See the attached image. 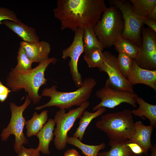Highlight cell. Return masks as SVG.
<instances>
[{
  "label": "cell",
  "mask_w": 156,
  "mask_h": 156,
  "mask_svg": "<svg viewBox=\"0 0 156 156\" xmlns=\"http://www.w3.org/2000/svg\"><path fill=\"white\" fill-rule=\"evenodd\" d=\"M103 0H57L53 10L61 29L93 27L107 8Z\"/></svg>",
  "instance_id": "1"
},
{
  "label": "cell",
  "mask_w": 156,
  "mask_h": 156,
  "mask_svg": "<svg viewBox=\"0 0 156 156\" xmlns=\"http://www.w3.org/2000/svg\"><path fill=\"white\" fill-rule=\"evenodd\" d=\"M57 59L54 57L39 63L36 67L30 70L21 71L11 69L7 79V86L13 92L24 89L34 105L39 102L42 96L39 94L41 87L46 83L44 73L49 65L55 64Z\"/></svg>",
  "instance_id": "2"
},
{
  "label": "cell",
  "mask_w": 156,
  "mask_h": 156,
  "mask_svg": "<svg viewBox=\"0 0 156 156\" xmlns=\"http://www.w3.org/2000/svg\"><path fill=\"white\" fill-rule=\"evenodd\" d=\"M96 83L94 78L88 77L85 79L81 86L74 91H58L55 85L50 88H45L42 90L41 96L49 97L50 100L34 109L39 110L46 107L55 106L60 109L65 110L74 106L79 107L88 101Z\"/></svg>",
  "instance_id": "3"
},
{
  "label": "cell",
  "mask_w": 156,
  "mask_h": 156,
  "mask_svg": "<svg viewBox=\"0 0 156 156\" xmlns=\"http://www.w3.org/2000/svg\"><path fill=\"white\" fill-rule=\"evenodd\" d=\"M135 123L131 110L125 109L102 116L95 125L106 134L109 140L123 142L133 138L135 133Z\"/></svg>",
  "instance_id": "4"
},
{
  "label": "cell",
  "mask_w": 156,
  "mask_h": 156,
  "mask_svg": "<svg viewBox=\"0 0 156 156\" xmlns=\"http://www.w3.org/2000/svg\"><path fill=\"white\" fill-rule=\"evenodd\" d=\"M124 26L120 11L115 6L112 5L107 8L93 28L104 49L114 45L121 37Z\"/></svg>",
  "instance_id": "5"
},
{
  "label": "cell",
  "mask_w": 156,
  "mask_h": 156,
  "mask_svg": "<svg viewBox=\"0 0 156 156\" xmlns=\"http://www.w3.org/2000/svg\"><path fill=\"white\" fill-rule=\"evenodd\" d=\"M90 105V102L87 101L78 107L69 110L68 112L66 113V110L63 109H60L56 112L54 119L56 125L54 131V142L57 149L62 150L66 148L68 132Z\"/></svg>",
  "instance_id": "6"
},
{
  "label": "cell",
  "mask_w": 156,
  "mask_h": 156,
  "mask_svg": "<svg viewBox=\"0 0 156 156\" xmlns=\"http://www.w3.org/2000/svg\"><path fill=\"white\" fill-rule=\"evenodd\" d=\"M31 102L27 94L24 103L21 106H17L14 103L11 102L10 107L11 112V116L8 126L3 129L1 135V140L6 141L11 135L15 137L14 148L17 154L20 148L23 144H27L28 140L25 136L23 129L26 121L23 116V112Z\"/></svg>",
  "instance_id": "7"
},
{
  "label": "cell",
  "mask_w": 156,
  "mask_h": 156,
  "mask_svg": "<svg viewBox=\"0 0 156 156\" xmlns=\"http://www.w3.org/2000/svg\"><path fill=\"white\" fill-rule=\"evenodd\" d=\"M95 95L101 101L93 108L92 112L102 107L114 108L123 103H128L134 107H137L136 99L138 96L136 93L119 89L113 85L108 79L105 86L97 90Z\"/></svg>",
  "instance_id": "8"
},
{
  "label": "cell",
  "mask_w": 156,
  "mask_h": 156,
  "mask_svg": "<svg viewBox=\"0 0 156 156\" xmlns=\"http://www.w3.org/2000/svg\"><path fill=\"white\" fill-rule=\"evenodd\" d=\"M112 5L120 11L124 22V29L121 37L127 39L140 47L142 43L141 30L144 20L138 17L133 12L131 4L125 0L109 1Z\"/></svg>",
  "instance_id": "9"
},
{
  "label": "cell",
  "mask_w": 156,
  "mask_h": 156,
  "mask_svg": "<svg viewBox=\"0 0 156 156\" xmlns=\"http://www.w3.org/2000/svg\"><path fill=\"white\" fill-rule=\"evenodd\" d=\"M74 31L73 41L68 47L62 50V57L64 60L68 57L70 58L68 63L70 73L74 83L79 88L82 85L83 81L81 75L78 71V64L80 57L84 51L83 29L78 28Z\"/></svg>",
  "instance_id": "10"
},
{
  "label": "cell",
  "mask_w": 156,
  "mask_h": 156,
  "mask_svg": "<svg viewBox=\"0 0 156 156\" xmlns=\"http://www.w3.org/2000/svg\"><path fill=\"white\" fill-rule=\"evenodd\" d=\"M141 33L142 43L140 47L139 55L135 60L143 68L156 69V32L149 27H142Z\"/></svg>",
  "instance_id": "11"
},
{
  "label": "cell",
  "mask_w": 156,
  "mask_h": 156,
  "mask_svg": "<svg viewBox=\"0 0 156 156\" xmlns=\"http://www.w3.org/2000/svg\"><path fill=\"white\" fill-rule=\"evenodd\" d=\"M104 59L102 65L98 68L100 72H104L108 75V78L114 86L123 90L134 92L133 86L121 74L119 69L117 57L110 52H103Z\"/></svg>",
  "instance_id": "12"
},
{
  "label": "cell",
  "mask_w": 156,
  "mask_h": 156,
  "mask_svg": "<svg viewBox=\"0 0 156 156\" xmlns=\"http://www.w3.org/2000/svg\"><path fill=\"white\" fill-rule=\"evenodd\" d=\"M20 46L24 49L27 55L33 62L40 63L48 60L51 47L48 42L39 41L28 43L23 41L20 42Z\"/></svg>",
  "instance_id": "13"
},
{
  "label": "cell",
  "mask_w": 156,
  "mask_h": 156,
  "mask_svg": "<svg viewBox=\"0 0 156 156\" xmlns=\"http://www.w3.org/2000/svg\"><path fill=\"white\" fill-rule=\"evenodd\" d=\"M127 80L132 86L143 84L156 91V70H151L142 68L135 59H133L132 69Z\"/></svg>",
  "instance_id": "14"
},
{
  "label": "cell",
  "mask_w": 156,
  "mask_h": 156,
  "mask_svg": "<svg viewBox=\"0 0 156 156\" xmlns=\"http://www.w3.org/2000/svg\"><path fill=\"white\" fill-rule=\"evenodd\" d=\"M135 133L133 138L129 141L136 143L142 149L143 153L147 155L152 146L151 137L153 127L150 125L146 126L141 121L135 123Z\"/></svg>",
  "instance_id": "15"
},
{
  "label": "cell",
  "mask_w": 156,
  "mask_h": 156,
  "mask_svg": "<svg viewBox=\"0 0 156 156\" xmlns=\"http://www.w3.org/2000/svg\"><path fill=\"white\" fill-rule=\"evenodd\" d=\"M3 24L17 35L23 41L30 43L40 41L35 29L27 26L21 21L17 23L5 20L3 22Z\"/></svg>",
  "instance_id": "16"
},
{
  "label": "cell",
  "mask_w": 156,
  "mask_h": 156,
  "mask_svg": "<svg viewBox=\"0 0 156 156\" xmlns=\"http://www.w3.org/2000/svg\"><path fill=\"white\" fill-rule=\"evenodd\" d=\"M55 125L54 119H49L37 134L39 140L37 148L42 154L48 155L50 153L49 147L53 139Z\"/></svg>",
  "instance_id": "17"
},
{
  "label": "cell",
  "mask_w": 156,
  "mask_h": 156,
  "mask_svg": "<svg viewBox=\"0 0 156 156\" xmlns=\"http://www.w3.org/2000/svg\"><path fill=\"white\" fill-rule=\"evenodd\" d=\"M137 103L139 107L136 109L131 110L134 116L140 117L144 119L145 117L149 120L150 125L153 128L156 127V105L149 103L138 96L136 99Z\"/></svg>",
  "instance_id": "18"
},
{
  "label": "cell",
  "mask_w": 156,
  "mask_h": 156,
  "mask_svg": "<svg viewBox=\"0 0 156 156\" xmlns=\"http://www.w3.org/2000/svg\"><path fill=\"white\" fill-rule=\"evenodd\" d=\"M48 111L44 110L40 114L35 112L32 118L26 121V135L28 137L36 136L46 123L48 118Z\"/></svg>",
  "instance_id": "19"
},
{
  "label": "cell",
  "mask_w": 156,
  "mask_h": 156,
  "mask_svg": "<svg viewBox=\"0 0 156 156\" xmlns=\"http://www.w3.org/2000/svg\"><path fill=\"white\" fill-rule=\"evenodd\" d=\"M106 110V109L105 107L100 108L94 112L85 110L80 118L79 126L73 134V137L77 138L81 141L86 130L91 121L94 118L102 115Z\"/></svg>",
  "instance_id": "20"
},
{
  "label": "cell",
  "mask_w": 156,
  "mask_h": 156,
  "mask_svg": "<svg viewBox=\"0 0 156 156\" xmlns=\"http://www.w3.org/2000/svg\"><path fill=\"white\" fill-rule=\"evenodd\" d=\"M129 140L117 142L109 140L108 151L99 153L98 156H139L133 153L127 145Z\"/></svg>",
  "instance_id": "21"
},
{
  "label": "cell",
  "mask_w": 156,
  "mask_h": 156,
  "mask_svg": "<svg viewBox=\"0 0 156 156\" xmlns=\"http://www.w3.org/2000/svg\"><path fill=\"white\" fill-rule=\"evenodd\" d=\"M132 10L138 17L144 20L148 18L156 6V0H130Z\"/></svg>",
  "instance_id": "22"
},
{
  "label": "cell",
  "mask_w": 156,
  "mask_h": 156,
  "mask_svg": "<svg viewBox=\"0 0 156 156\" xmlns=\"http://www.w3.org/2000/svg\"><path fill=\"white\" fill-rule=\"evenodd\" d=\"M67 143L80 149L82 154L85 156H98L99 151L104 150L106 147V144L104 143L95 145L86 144L79 139L73 136L68 137Z\"/></svg>",
  "instance_id": "23"
},
{
  "label": "cell",
  "mask_w": 156,
  "mask_h": 156,
  "mask_svg": "<svg viewBox=\"0 0 156 156\" xmlns=\"http://www.w3.org/2000/svg\"><path fill=\"white\" fill-rule=\"evenodd\" d=\"M116 51L129 56L133 59L138 57L140 52V47L131 41L120 37L114 45Z\"/></svg>",
  "instance_id": "24"
},
{
  "label": "cell",
  "mask_w": 156,
  "mask_h": 156,
  "mask_svg": "<svg viewBox=\"0 0 156 156\" xmlns=\"http://www.w3.org/2000/svg\"><path fill=\"white\" fill-rule=\"evenodd\" d=\"M103 51L95 48L85 51L83 59L90 68H100L102 65L104 59Z\"/></svg>",
  "instance_id": "25"
},
{
  "label": "cell",
  "mask_w": 156,
  "mask_h": 156,
  "mask_svg": "<svg viewBox=\"0 0 156 156\" xmlns=\"http://www.w3.org/2000/svg\"><path fill=\"white\" fill-rule=\"evenodd\" d=\"M83 40L84 51L98 48L103 51L102 46L97 37L93 27H88L83 29Z\"/></svg>",
  "instance_id": "26"
},
{
  "label": "cell",
  "mask_w": 156,
  "mask_h": 156,
  "mask_svg": "<svg viewBox=\"0 0 156 156\" xmlns=\"http://www.w3.org/2000/svg\"><path fill=\"white\" fill-rule=\"evenodd\" d=\"M117 58L119 69L122 75L127 79L133 68V59L125 54L119 53Z\"/></svg>",
  "instance_id": "27"
},
{
  "label": "cell",
  "mask_w": 156,
  "mask_h": 156,
  "mask_svg": "<svg viewBox=\"0 0 156 156\" xmlns=\"http://www.w3.org/2000/svg\"><path fill=\"white\" fill-rule=\"evenodd\" d=\"M17 60V64L14 68L15 70L24 71L32 69L33 62L28 57L23 47L20 46L18 51Z\"/></svg>",
  "instance_id": "28"
},
{
  "label": "cell",
  "mask_w": 156,
  "mask_h": 156,
  "mask_svg": "<svg viewBox=\"0 0 156 156\" xmlns=\"http://www.w3.org/2000/svg\"><path fill=\"white\" fill-rule=\"evenodd\" d=\"M5 20L17 23L21 21L13 11L6 8L0 7V25L3 24V22Z\"/></svg>",
  "instance_id": "29"
},
{
  "label": "cell",
  "mask_w": 156,
  "mask_h": 156,
  "mask_svg": "<svg viewBox=\"0 0 156 156\" xmlns=\"http://www.w3.org/2000/svg\"><path fill=\"white\" fill-rule=\"evenodd\" d=\"M40 153L37 148H27L22 145L17 154L18 156H40Z\"/></svg>",
  "instance_id": "30"
},
{
  "label": "cell",
  "mask_w": 156,
  "mask_h": 156,
  "mask_svg": "<svg viewBox=\"0 0 156 156\" xmlns=\"http://www.w3.org/2000/svg\"><path fill=\"white\" fill-rule=\"evenodd\" d=\"M11 91L0 81V101L1 102L3 103L6 100Z\"/></svg>",
  "instance_id": "31"
},
{
  "label": "cell",
  "mask_w": 156,
  "mask_h": 156,
  "mask_svg": "<svg viewBox=\"0 0 156 156\" xmlns=\"http://www.w3.org/2000/svg\"><path fill=\"white\" fill-rule=\"evenodd\" d=\"M127 145L135 154L140 156L143 153L142 148L138 144L128 141Z\"/></svg>",
  "instance_id": "32"
},
{
  "label": "cell",
  "mask_w": 156,
  "mask_h": 156,
  "mask_svg": "<svg viewBox=\"0 0 156 156\" xmlns=\"http://www.w3.org/2000/svg\"><path fill=\"white\" fill-rule=\"evenodd\" d=\"M143 24L148 27L156 32V21L154 19L147 18L143 21Z\"/></svg>",
  "instance_id": "33"
},
{
  "label": "cell",
  "mask_w": 156,
  "mask_h": 156,
  "mask_svg": "<svg viewBox=\"0 0 156 156\" xmlns=\"http://www.w3.org/2000/svg\"><path fill=\"white\" fill-rule=\"evenodd\" d=\"M64 155V156H81L76 150L73 148L67 150L65 152Z\"/></svg>",
  "instance_id": "34"
},
{
  "label": "cell",
  "mask_w": 156,
  "mask_h": 156,
  "mask_svg": "<svg viewBox=\"0 0 156 156\" xmlns=\"http://www.w3.org/2000/svg\"><path fill=\"white\" fill-rule=\"evenodd\" d=\"M148 18H151L156 21V6L152 10Z\"/></svg>",
  "instance_id": "35"
},
{
  "label": "cell",
  "mask_w": 156,
  "mask_h": 156,
  "mask_svg": "<svg viewBox=\"0 0 156 156\" xmlns=\"http://www.w3.org/2000/svg\"><path fill=\"white\" fill-rule=\"evenodd\" d=\"M151 151V155L150 156H156V143L153 145L150 148Z\"/></svg>",
  "instance_id": "36"
},
{
  "label": "cell",
  "mask_w": 156,
  "mask_h": 156,
  "mask_svg": "<svg viewBox=\"0 0 156 156\" xmlns=\"http://www.w3.org/2000/svg\"></svg>",
  "instance_id": "37"
}]
</instances>
